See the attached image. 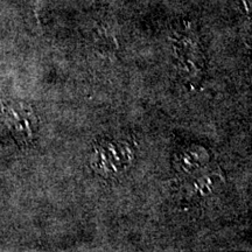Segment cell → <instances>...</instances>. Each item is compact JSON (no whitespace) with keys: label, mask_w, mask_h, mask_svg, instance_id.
Instances as JSON below:
<instances>
[{"label":"cell","mask_w":252,"mask_h":252,"mask_svg":"<svg viewBox=\"0 0 252 252\" xmlns=\"http://www.w3.org/2000/svg\"><path fill=\"white\" fill-rule=\"evenodd\" d=\"M4 122L20 146H31L36 130V116L26 103H9L1 105Z\"/></svg>","instance_id":"obj_1"}]
</instances>
